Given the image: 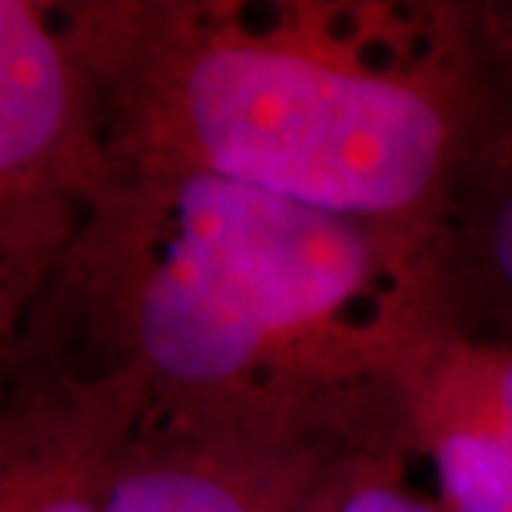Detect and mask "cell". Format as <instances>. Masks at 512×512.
I'll use <instances>...</instances> for the list:
<instances>
[{
  "mask_svg": "<svg viewBox=\"0 0 512 512\" xmlns=\"http://www.w3.org/2000/svg\"><path fill=\"white\" fill-rule=\"evenodd\" d=\"M433 330L512 346V117L429 256Z\"/></svg>",
  "mask_w": 512,
  "mask_h": 512,
  "instance_id": "cell-6",
  "label": "cell"
},
{
  "mask_svg": "<svg viewBox=\"0 0 512 512\" xmlns=\"http://www.w3.org/2000/svg\"><path fill=\"white\" fill-rule=\"evenodd\" d=\"M114 170L94 80L54 0H0V356Z\"/></svg>",
  "mask_w": 512,
  "mask_h": 512,
  "instance_id": "cell-4",
  "label": "cell"
},
{
  "mask_svg": "<svg viewBox=\"0 0 512 512\" xmlns=\"http://www.w3.org/2000/svg\"><path fill=\"white\" fill-rule=\"evenodd\" d=\"M120 167L433 250L512 117L496 0H54Z\"/></svg>",
  "mask_w": 512,
  "mask_h": 512,
  "instance_id": "cell-1",
  "label": "cell"
},
{
  "mask_svg": "<svg viewBox=\"0 0 512 512\" xmlns=\"http://www.w3.org/2000/svg\"><path fill=\"white\" fill-rule=\"evenodd\" d=\"M399 456H416L406 386L220 419L143 416L110 512H343Z\"/></svg>",
  "mask_w": 512,
  "mask_h": 512,
  "instance_id": "cell-3",
  "label": "cell"
},
{
  "mask_svg": "<svg viewBox=\"0 0 512 512\" xmlns=\"http://www.w3.org/2000/svg\"><path fill=\"white\" fill-rule=\"evenodd\" d=\"M409 459L413 456H399L370 469L353 486L343 512H446L436 496L409 489Z\"/></svg>",
  "mask_w": 512,
  "mask_h": 512,
  "instance_id": "cell-9",
  "label": "cell"
},
{
  "mask_svg": "<svg viewBox=\"0 0 512 512\" xmlns=\"http://www.w3.org/2000/svg\"><path fill=\"white\" fill-rule=\"evenodd\" d=\"M496 14H499V24L506 30V37L512 40V0H496Z\"/></svg>",
  "mask_w": 512,
  "mask_h": 512,
  "instance_id": "cell-10",
  "label": "cell"
},
{
  "mask_svg": "<svg viewBox=\"0 0 512 512\" xmlns=\"http://www.w3.org/2000/svg\"><path fill=\"white\" fill-rule=\"evenodd\" d=\"M114 167L0 363L133 373L150 419L403 386L406 353L433 330V250L207 173Z\"/></svg>",
  "mask_w": 512,
  "mask_h": 512,
  "instance_id": "cell-2",
  "label": "cell"
},
{
  "mask_svg": "<svg viewBox=\"0 0 512 512\" xmlns=\"http://www.w3.org/2000/svg\"><path fill=\"white\" fill-rule=\"evenodd\" d=\"M403 373L443 389L512 439V346L429 330L406 353Z\"/></svg>",
  "mask_w": 512,
  "mask_h": 512,
  "instance_id": "cell-8",
  "label": "cell"
},
{
  "mask_svg": "<svg viewBox=\"0 0 512 512\" xmlns=\"http://www.w3.org/2000/svg\"><path fill=\"white\" fill-rule=\"evenodd\" d=\"M0 366V512H110L120 456L147 413L137 376H84L40 356Z\"/></svg>",
  "mask_w": 512,
  "mask_h": 512,
  "instance_id": "cell-5",
  "label": "cell"
},
{
  "mask_svg": "<svg viewBox=\"0 0 512 512\" xmlns=\"http://www.w3.org/2000/svg\"><path fill=\"white\" fill-rule=\"evenodd\" d=\"M403 383L416 456L446 512H512V439L443 389L406 373Z\"/></svg>",
  "mask_w": 512,
  "mask_h": 512,
  "instance_id": "cell-7",
  "label": "cell"
}]
</instances>
